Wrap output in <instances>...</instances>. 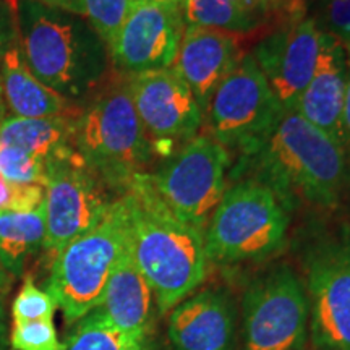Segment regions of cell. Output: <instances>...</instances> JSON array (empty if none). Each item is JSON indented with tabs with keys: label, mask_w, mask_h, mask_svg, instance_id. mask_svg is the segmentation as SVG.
<instances>
[{
	"label": "cell",
	"mask_w": 350,
	"mask_h": 350,
	"mask_svg": "<svg viewBox=\"0 0 350 350\" xmlns=\"http://www.w3.org/2000/svg\"><path fill=\"white\" fill-rule=\"evenodd\" d=\"M13 275L8 273V271L3 268L2 261H0V294H7L8 288H10L13 282Z\"/></svg>",
	"instance_id": "obj_35"
},
{
	"label": "cell",
	"mask_w": 350,
	"mask_h": 350,
	"mask_svg": "<svg viewBox=\"0 0 350 350\" xmlns=\"http://www.w3.org/2000/svg\"><path fill=\"white\" fill-rule=\"evenodd\" d=\"M34 2L85 18V0H34Z\"/></svg>",
	"instance_id": "obj_31"
},
{
	"label": "cell",
	"mask_w": 350,
	"mask_h": 350,
	"mask_svg": "<svg viewBox=\"0 0 350 350\" xmlns=\"http://www.w3.org/2000/svg\"><path fill=\"white\" fill-rule=\"evenodd\" d=\"M42 250L51 262L70 242L98 224L112 204L111 190L77 150L47 163Z\"/></svg>",
	"instance_id": "obj_11"
},
{
	"label": "cell",
	"mask_w": 350,
	"mask_h": 350,
	"mask_svg": "<svg viewBox=\"0 0 350 350\" xmlns=\"http://www.w3.org/2000/svg\"><path fill=\"white\" fill-rule=\"evenodd\" d=\"M310 338L305 284L281 262L256 275L242 299V350H304Z\"/></svg>",
	"instance_id": "obj_8"
},
{
	"label": "cell",
	"mask_w": 350,
	"mask_h": 350,
	"mask_svg": "<svg viewBox=\"0 0 350 350\" xmlns=\"http://www.w3.org/2000/svg\"><path fill=\"white\" fill-rule=\"evenodd\" d=\"M240 172L274 191L282 206L299 201L332 208L350 182L345 146L297 111H284L256 150L240 159Z\"/></svg>",
	"instance_id": "obj_1"
},
{
	"label": "cell",
	"mask_w": 350,
	"mask_h": 350,
	"mask_svg": "<svg viewBox=\"0 0 350 350\" xmlns=\"http://www.w3.org/2000/svg\"><path fill=\"white\" fill-rule=\"evenodd\" d=\"M2 112H3V111H2V104H0V119L3 120V117H2Z\"/></svg>",
	"instance_id": "obj_38"
},
{
	"label": "cell",
	"mask_w": 350,
	"mask_h": 350,
	"mask_svg": "<svg viewBox=\"0 0 350 350\" xmlns=\"http://www.w3.org/2000/svg\"><path fill=\"white\" fill-rule=\"evenodd\" d=\"M131 8V0H85V20L93 26L107 49Z\"/></svg>",
	"instance_id": "obj_26"
},
{
	"label": "cell",
	"mask_w": 350,
	"mask_h": 350,
	"mask_svg": "<svg viewBox=\"0 0 350 350\" xmlns=\"http://www.w3.org/2000/svg\"><path fill=\"white\" fill-rule=\"evenodd\" d=\"M120 196L129 214L131 256L154 292L159 313H169L206 279L204 232L165 206L148 172L137 175Z\"/></svg>",
	"instance_id": "obj_2"
},
{
	"label": "cell",
	"mask_w": 350,
	"mask_h": 350,
	"mask_svg": "<svg viewBox=\"0 0 350 350\" xmlns=\"http://www.w3.org/2000/svg\"><path fill=\"white\" fill-rule=\"evenodd\" d=\"M288 214L265 183L243 178L226 191L204 232L208 262L261 261L286 243Z\"/></svg>",
	"instance_id": "obj_6"
},
{
	"label": "cell",
	"mask_w": 350,
	"mask_h": 350,
	"mask_svg": "<svg viewBox=\"0 0 350 350\" xmlns=\"http://www.w3.org/2000/svg\"><path fill=\"white\" fill-rule=\"evenodd\" d=\"M237 306L224 288L191 294L169 313L172 350H237Z\"/></svg>",
	"instance_id": "obj_15"
},
{
	"label": "cell",
	"mask_w": 350,
	"mask_h": 350,
	"mask_svg": "<svg viewBox=\"0 0 350 350\" xmlns=\"http://www.w3.org/2000/svg\"><path fill=\"white\" fill-rule=\"evenodd\" d=\"M0 175L16 185L46 187L47 163L21 148L0 143Z\"/></svg>",
	"instance_id": "obj_24"
},
{
	"label": "cell",
	"mask_w": 350,
	"mask_h": 350,
	"mask_svg": "<svg viewBox=\"0 0 350 350\" xmlns=\"http://www.w3.org/2000/svg\"><path fill=\"white\" fill-rule=\"evenodd\" d=\"M229 164V151L222 144L211 137H196L148 177L175 216L203 232L226 193Z\"/></svg>",
	"instance_id": "obj_10"
},
{
	"label": "cell",
	"mask_w": 350,
	"mask_h": 350,
	"mask_svg": "<svg viewBox=\"0 0 350 350\" xmlns=\"http://www.w3.org/2000/svg\"><path fill=\"white\" fill-rule=\"evenodd\" d=\"M242 55L235 34L187 26L170 70L190 88L204 116L214 91Z\"/></svg>",
	"instance_id": "obj_16"
},
{
	"label": "cell",
	"mask_w": 350,
	"mask_h": 350,
	"mask_svg": "<svg viewBox=\"0 0 350 350\" xmlns=\"http://www.w3.org/2000/svg\"><path fill=\"white\" fill-rule=\"evenodd\" d=\"M282 112L253 55L247 54L214 91L204 113L211 138L245 156L265 142Z\"/></svg>",
	"instance_id": "obj_9"
},
{
	"label": "cell",
	"mask_w": 350,
	"mask_h": 350,
	"mask_svg": "<svg viewBox=\"0 0 350 350\" xmlns=\"http://www.w3.org/2000/svg\"><path fill=\"white\" fill-rule=\"evenodd\" d=\"M75 119L68 116L39 119L5 117L0 120V143L21 148L49 163L75 151Z\"/></svg>",
	"instance_id": "obj_20"
},
{
	"label": "cell",
	"mask_w": 350,
	"mask_h": 350,
	"mask_svg": "<svg viewBox=\"0 0 350 350\" xmlns=\"http://www.w3.org/2000/svg\"><path fill=\"white\" fill-rule=\"evenodd\" d=\"M15 18L21 54L39 81L72 103L103 85L111 57L85 18L34 0H15Z\"/></svg>",
	"instance_id": "obj_3"
},
{
	"label": "cell",
	"mask_w": 350,
	"mask_h": 350,
	"mask_svg": "<svg viewBox=\"0 0 350 350\" xmlns=\"http://www.w3.org/2000/svg\"><path fill=\"white\" fill-rule=\"evenodd\" d=\"M345 81H347L345 46L338 38L323 31L317 68L294 111L347 148L342 122Z\"/></svg>",
	"instance_id": "obj_17"
},
{
	"label": "cell",
	"mask_w": 350,
	"mask_h": 350,
	"mask_svg": "<svg viewBox=\"0 0 350 350\" xmlns=\"http://www.w3.org/2000/svg\"><path fill=\"white\" fill-rule=\"evenodd\" d=\"M314 21L321 31L350 46V0H319V16Z\"/></svg>",
	"instance_id": "obj_29"
},
{
	"label": "cell",
	"mask_w": 350,
	"mask_h": 350,
	"mask_svg": "<svg viewBox=\"0 0 350 350\" xmlns=\"http://www.w3.org/2000/svg\"><path fill=\"white\" fill-rule=\"evenodd\" d=\"M0 120H2V119H0Z\"/></svg>",
	"instance_id": "obj_41"
},
{
	"label": "cell",
	"mask_w": 350,
	"mask_h": 350,
	"mask_svg": "<svg viewBox=\"0 0 350 350\" xmlns=\"http://www.w3.org/2000/svg\"><path fill=\"white\" fill-rule=\"evenodd\" d=\"M137 2H143V0H131V3H137Z\"/></svg>",
	"instance_id": "obj_39"
},
{
	"label": "cell",
	"mask_w": 350,
	"mask_h": 350,
	"mask_svg": "<svg viewBox=\"0 0 350 350\" xmlns=\"http://www.w3.org/2000/svg\"><path fill=\"white\" fill-rule=\"evenodd\" d=\"M44 239V204L26 213L0 211V261L13 278L23 274L29 258L42 250Z\"/></svg>",
	"instance_id": "obj_21"
},
{
	"label": "cell",
	"mask_w": 350,
	"mask_h": 350,
	"mask_svg": "<svg viewBox=\"0 0 350 350\" xmlns=\"http://www.w3.org/2000/svg\"><path fill=\"white\" fill-rule=\"evenodd\" d=\"M0 104L8 117L39 119V117H77L78 109L72 100L62 98L39 81L26 65L18 36L0 64Z\"/></svg>",
	"instance_id": "obj_19"
},
{
	"label": "cell",
	"mask_w": 350,
	"mask_h": 350,
	"mask_svg": "<svg viewBox=\"0 0 350 350\" xmlns=\"http://www.w3.org/2000/svg\"><path fill=\"white\" fill-rule=\"evenodd\" d=\"M3 297L0 294V350H7V334H5V312H3Z\"/></svg>",
	"instance_id": "obj_34"
},
{
	"label": "cell",
	"mask_w": 350,
	"mask_h": 350,
	"mask_svg": "<svg viewBox=\"0 0 350 350\" xmlns=\"http://www.w3.org/2000/svg\"><path fill=\"white\" fill-rule=\"evenodd\" d=\"M271 2H275V0H271Z\"/></svg>",
	"instance_id": "obj_40"
},
{
	"label": "cell",
	"mask_w": 350,
	"mask_h": 350,
	"mask_svg": "<svg viewBox=\"0 0 350 350\" xmlns=\"http://www.w3.org/2000/svg\"><path fill=\"white\" fill-rule=\"evenodd\" d=\"M150 339H138L119 329L100 308L91 310L77 323L60 344V350H139Z\"/></svg>",
	"instance_id": "obj_22"
},
{
	"label": "cell",
	"mask_w": 350,
	"mask_h": 350,
	"mask_svg": "<svg viewBox=\"0 0 350 350\" xmlns=\"http://www.w3.org/2000/svg\"><path fill=\"white\" fill-rule=\"evenodd\" d=\"M57 305L44 288H39L33 275L25 278L23 286L12 304L13 325L29 321H54Z\"/></svg>",
	"instance_id": "obj_25"
},
{
	"label": "cell",
	"mask_w": 350,
	"mask_h": 350,
	"mask_svg": "<svg viewBox=\"0 0 350 350\" xmlns=\"http://www.w3.org/2000/svg\"><path fill=\"white\" fill-rule=\"evenodd\" d=\"M167 2H172V3H175V5H178V7H183V3L187 2V0H167Z\"/></svg>",
	"instance_id": "obj_36"
},
{
	"label": "cell",
	"mask_w": 350,
	"mask_h": 350,
	"mask_svg": "<svg viewBox=\"0 0 350 350\" xmlns=\"http://www.w3.org/2000/svg\"><path fill=\"white\" fill-rule=\"evenodd\" d=\"M314 350H350V226L319 234L304 252Z\"/></svg>",
	"instance_id": "obj_7"
},
{
	"label": "cell",
	"mask_w": 350,
	"mask_h": 350,
	"mask_svg": "<svg viewBox=\"0 0 350 350\" xmlns=\"http://www.w3.org/2000/svg\"><path fill=\"white\" fill-rule=\"evenodd\" d=\"M12 350H60L54 321H29L13 325Z\"/></svg>",
	"instance_id": "obj_27"
},
{
	"label": "cell",
	"mask_w": 350,
	"mask_h": 350,
	"mask_svg": "<svg viewBox=\"0 0 350 350\" xmlns=\"http://www.w3.org/2000/svg\"><path fill=\"white\" fill-rule=\"evenodd\" d=\"M98 308L126 334L138 339L151 338L157 310L154 292L131 256L130 242L112 271Z\"/></svg>",
	"instance_id": "obj_18"
},
{
	"label": "cell",
	"mask_w": 350,
	"mask_h": 350,
	"mask_svg": "<svg viewBox=\"0 0 350 350\" xmlns=\"http://www.w3.org/2000/svg\"><path fill=\"white\" fill-rule=\"evenodd\" d=\"M16 36L15 0H0V64Z\"/></svg>",
	"instance_id": "obj_30"
},
{
	"label": "cell",
	"mask_w": 350,
	"mask_h": 350,
	"mask_svg": "<svg viewBox=\"0 0 350 350\" xmlns=\"http://www.w3.org/2000/svg\"><path fill=\"white\" fill-rule=\"evenodd\" d=\"M347 51V81H345V98H344V135L345 143L350 146V46L345 47Z\"/></svg>",
	"instance_id": "obj_32"
},
{
	"label": "cell",
	"mask_w": 350,
	"mask_h": 350,
	"mask_svg": "<svg viewBox=\"0 0 350 350\" xmlns=\"http://www.w3.org/2000/svg\"><path fill=\"white\" fill-rule=\"evenodd\" d=\"M182 8L167 0H143L131 8L113 42L111 62L124 77L170 68L185 33Z\"/></svg>",
	"instance_id": "obj_12"
},
{
	"label": "cell",
	"mask_w": 350,
	"mask_h": 350,
	"mask_svg": "<svg viewBox=\"0 0 350 350\" xmlns=\"http://www.w3.org/2000/svg\"><path fill=\"white\" fill-rule=\"evenodd\" d=\"M129 242V214L124 198L117 196L98 224L70 242L51 262L44 291L70 326L100 305Z\"/></svg>",
	"instance_id": "obj_5"
},
{
	"label": "cell",
	"mask_w": 350,
	"mask_h": 350,
	"mask_svg": "<svg viewBox=\"0 0 350 350\" xmlns=\"http://www.w3.org/2000/svg\"><path fill=\"white\" fill-rule=\"evenodd\" d=\"M131 99L151 143L191 138L203 122L193 93L170 68L126 77Z\"/></svg>",
	"instance_id": "obj_14"
},
{
	"label": "cell",
	"mask_w": 350,
	"mask_h": 350,
	"mask_svg": "<svg viewBox=\"0 0 350 350\" xmlns=\"http://www.w3.org/2000/svg\"><path fill=\"white\" fill-rule=\"evenodd\" d=\"M182 15L188 26L219 29L230 34L250 33L258 25L256 16L239 5L237 0H187Z\"/></svg>",
	"instance_id": "obj_23"
},
{
	"label": "cell",
	"mask_w": 350,
	"mask_h": 350,
	"mask_svg": "<svg viewBox=\"0 0 350 350\" xmlns=\"http://www.w3.org/2000/svg\"><path fill=\"white\" fill-rule=\"evenodd\" d=\"M46 188L41 185H16L0 175V211L26 213L44 204Z\"/></svg>",
	"instance_id": "obj_28"
},
{
	"label": "cell",
	"mask_w": 350,
	"mask_h": 350,
	"mask_svg": "<svg viewBox=\"0 0 350 350\" xmlns=\"http://www.w3.org/2000/svg\"><path fill=\"white\" fill-rule=\"evenodd\" d=\"M139 350H154V347H152V344H151V340H150V342H148L146 345H144V347H142Z\"/></svg>",
	"instance_id": "obj_37"
},
{
	"label": "cell",
	"mask_w": 350,
	"mask_h": 350,
	"mask_svg": "<svg viewBox=\"0 0 350 350\" xmlns=\"http://www.w3.org/2000/svg\"><path fill=\"white\" fill-rule=\"evenodd\" d=\"M73 144L88 167L119 196L137 175L146 174L154 148L135 109L126 77L100 88L81 107Z\"/></svg>",
	"instance_id": "obj_4"
},
{
	"label": "cell",
	"mask_w": 350,
	"mask_h": 350,
	"mask_svg": "<svg viewBox=\"0 0 350 350\" xmlns=\"http://www.w3.org/2000/svg\"><path fill=\"white\" fill-rule=\"evenodd\" d=\"M323 31L313 18L288 21L255 47L253 59L284 111H294L317 68Z\"/></svg>",
	"instance_id": "obj_13"
},
{
	"label": "cell",
	"mask_w": 350,
	"mask_h": 350,
	"mask_svg": "<svg viewBox=\"0 0 350 350\" xmlns=\"http://www.w3.org/2000/svg\"><path fill=\"white\" fill-rule=\"evenodd\" d=\"M237 3L243 8L245 12H248L250 15L256 16L258 13H262L268 8L271 0H237Z\"/></svg>",
	"instance_id": "obj_33"
}]
</instances>
